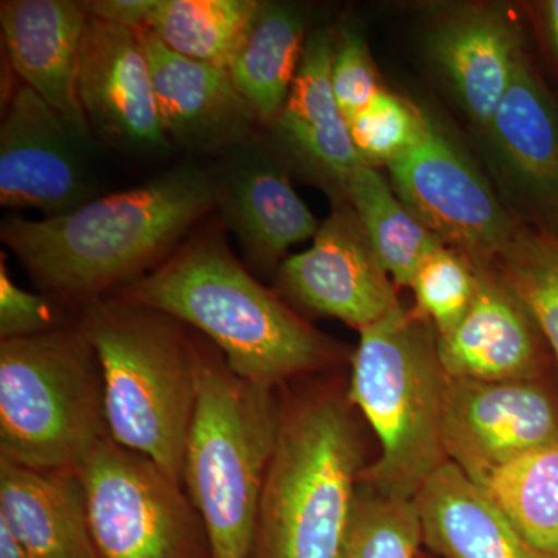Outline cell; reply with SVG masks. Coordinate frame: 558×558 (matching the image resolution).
<instances>
[{"mask_svg":"<svg viewBox=\"0 0 558 558\" xmlns=\"http://www.w3.org/2000/svg\"><path fill=\"white\" fill-rule=\"evenodd\" d=\"M414 501L424 543L440 558H550L453 462H444Z\"/></svg>","mask_w":558,"mask_h":558,"instance_id":"44dd1931","label":"cell"},{"mask_svg":"<svg viewBox=\"0 0 558 558\" xmlns=\"http://www.w3.org/2000/svg\"><path fill=\"white\" fill-rule=\"evenodd\" d=\"M344 201L351 205L371 248L395 284L410 288L418 266L442 242L407 208L379 171L368 165L349 175Z\"/></svg>","mask_w":558,"mask_h":558,"instance_id":"d4e9b609","label":"cell"},{"mask_svg":"<svg viewBox=\"0 0 558 558\" xmlns=\"http://www.w3.org/2000/svg\"><path fill=\"white\" fill-rule=\"evenodd\" d=\"M333 50L332 33H311L288 100L271 130L290 161L344 199L347 180L363 161L330 83Z\"/></svg>","mask_w":558,"mask_h":558,"instance_id":"e0dca14e","label":"cell"},{"mask_svg":"<svg viewBox=\"0 0 558 558\" xmlns=\"http://www.w3.org/2000/svg\"><path fill=\"white\" fill-rule=\"evenodd\" d=\"M492 266L523 304L558 365V236L517 230Z\"/></svg>","mask_w":558,"mask_h":558,"instance_id":"4316f807","label":"cell"},{"mask_svg":"<svg viewBox=\"0 0 558 558\" xmlns=\"http://www.w3.org/2000/svg\"><path fill=\"white\" fill-rule=\"evenodd\" d=\"M49 301L14 284L5 263L0 264V337L28 339L60 328Z\"/></svg>","mask_w":558,"mask_h":558,"instance_id":"1f68e13d","label":"cell"},{"mask_svg":"<svg viewBox=\"0 0 558 558\" xmlns=\"http://www.w3.org/2000/svg\"><path fill=\"white\" fill-rule=\"evenodd\" d=\"M554 442H558V396L545 379L446 377L444 451L447 461L469 478L478 483L513 459Z\"/></svg>","mask_w":558,"mask_h":558,"instance_id":"30bf717a","label":"cell"},{"mask_svg":"<svg viewBox=\"0 0 558 558\" xmlns=\"http://www.w3.org/2000/svg\"><path fill=\"white\" fill-rule=\"evenodd\" d=\"M0 558H35L3 523H0Z\"/></svg>","mask_w":558,"mask_h":558,"instance_id":"d6a6232c","label":"cell"},{"mask_svg":"<svg viewBox=\"0 0 558 558\" xmlns=\"http://www.w3.org/2000/svg\"><path fill=\"white\" fill-rule=\"evenodd\" d=\"M392 190L444 245L490 266L515 234L469 157L428 119L416 146L388 165Z\"/></svg>","mask_w":558,"mask_h":558,"instance_id":"9c48e42d","label":"cell"},{"mask_svg":"<svg viewBox=\"0 0 558 558\" xmlns=\"http://www.w3.org/2000/svg\"><path fill=\"white\" fill-rule=\"evenodd\" d=\"M480 264L457 250L439 245L418 266L410 288L416 296L417 314L438 336L457 328L475 299Z\"/></svg>","mask_w":558,"mask_h":558,"instance_id":"f1b7e54d","label":"cell"},{"mask_svg":"<svg viewBox=\"0 0 558 558\" xmlns=\"http://www.w3.org/2000/svg\"><path fill=\"white\" fill-rule=\"evenodd\" d=\"M537 326L523 304L488 266L468 314L450 332L438 336L444 373L454 379H543Z\"/></svg>","mask_w":558,"mask_h":558,"instance_id":"ac0fdd59","label":"cell"},{"mask_svg":"<svg viewBox=\"0 0 558 558\" xmlns=\"http://www.w3.org/2000/svg\"><path fill=\"white\" fill-rule=\"evenodd\" d=\"M428 119L405 98L381 89L365 109L348 120V126L363 165L388 167L417 145Z\"/></svg>","mask_w":558,"mask_h":558,"instance_id":"f546056e","label":"cell"},{"mask_svg":"<svg viewBox=\"0 0 558 558\" xmlns=\"http://www.w3.org/2000/svg\"><path fill=\"white\" fill-rule=\"evenodd\" d=\"M330 83L347 120L365 109L384 89L368 44L359 32L344 31L336 38Z\"/></svg>","mask_w":558,"mask_h":558,"instance_id":"4dcf8cb0","label":"cell"},{"mask_svg":"<svg viewBox=\"0 0 558 558\" xmlns=\"http://www.w3.org/2000/svg\"><path fill=\"white\" fill-rule=\"evenodd\" d=\"M213 208V170L183 163L68 215L3 219L0 238L40 288L83 307L160 266Z\"/></svg>","mask_w":558,"mask_h":558,"instance_id":"6da1fadb","label":"cell"},{"mask_svg":"<svg viewBox=\"0 0 558 558\" xmlns=\"http://www.w3.org/2000/svg\"><path fill=\"white\" fill-rule=\"evenodd\" d=\"M138 33L171 145L190 153L226 154L252 138L256 120L229 69L180 57L149 33Z\"/></svg>","mask_w":558,"mask_h":558,"instance_id":"9a60e30c","label":"cell"},{"mask_svg":"<svg viewBox=\"0 0 558 558\" xmlns=\"http://www.w3.org/2000/svg\"><path fill=\"white\" fill-rule=\"evenodd\" d=\"M422 537L414 499L381 495L359 483L337 558H416Z\"/></svg>","mask_w":558,"mask_h":558,"instance_id":"83f0119b","label":"cell"},{"mask_svg":"<svg viewBox=\"0 0 558 558\" xmlns=\"http://www.w3.org/2000/svg\"><path fill=\"white\" fill-rule=\"evenodd\" d=\"M486 131L512 178L539 199L558 204V110L526 57Z\"/></svg>","mask_w":558,"mask_h":558,"instance_id":"cb8c5ba5","label":"cell"},{"mask_svg":"<svg viewBox=\"0 0 558 558\" xmlns=\"http://www.w3.org/2000/svg\"><path fill=\"white\" fill-rule=\"evenodd\" d=\"M78 473L98 558H213L185 487L150 459L108 438Z\"/></svg>","mask_w":558,"mask_h":558,"instance_id":"ba28073f","label":"cell"},{"mask_svg":"<svg viewBox=\"0 0 558 558\" xmlns=\"http://www.w3.org/2000/svg\"><path fill=\"white\" fill-rule=\"evenodd\" d=\"M80 100L92 131L116 148H171L140 33L90 14L81 54Z\"/></svg>","mask_w":558,"mask_h":558,"instance_id":"4fadbf2b","label":"cell"},{"mask_svg":"<svg viewBox=\"0 0 558 558\" xmlns=\"http://www.w3.org/2000/svg\"><path fill=\"white\" fill-rule=\"evenodd\" d=\"M351 411L330 392L281 403L253 558H337L362 476Z\"/></svg>","mask_w":558,"mask_h":558,"instance_id":"5b68a950","label":"cell"},{"mask_svg":"<svg viewBox=\"0 0 558 558\" xmlns=\"http://www.w3.org/2000/svg\"><path fill=\"white\" fill-rule=\"evenodd\" d=\"M253 138L222 154L215 175V208L245 258L260 271L279 269L286 253L314 240L322 222L301 199L288 172L255 148Z\"/></svg>","mask_w":558,"mask_h":558,"instance_id":"5bb4252c","label":"cell"},{"mask_svg":"<svg viewBox=\"0 0 558 558\" xmlns=\"http://www.w3.org/2000/svg\"><path fill=\"white\" fill-rule=\"evenodd\" d=\"M546 11H548L550 35H553L554 46L558 53V0H550L546 5Z\"/></svg>","mask_w":558,"mask_h":558,"instance_id":"836d02e7","label":"cell"},{"mask_svg":"<svg viewBox=\"0 0 558 558\" xmlns=\"http://www.w3.org/2000/svg\"><path fill=\"white\" fill-rule=\"evenodd\" d=\"M429 53L462 109L487 130L524 58L513 21L498 10L462 11L435 28Z\"/></svg>","mask_w":558,"mask_h":558,"instance_id":"d6986e66","label":"cell"},{"mask_svg":"<svg viewBox=\"0 0 558 558\" xmlns=\"http://www.w3.org/2000/svg\"><path fill=\"white\" fill-rule=\"evenodd\" d=\"M284 299L363 330L400 306L391 277L371 248L354 211L339 204L310 248L279 266Z\"/></svg>","mask_w":558,"mask_h":558,"instance_id":"7c38bea8","label":"cell"},{"mask_svg":"<svg viewBox=\"0 0 558 558\" xmlns=\"http://www.w3.org/2000/svg\"><path fill=\"white\" fill-rule=\"evenodd\" d=\"M87 140L32 87L17 84L0 124V204L68 215L95 199Z\"/></svg>","mask_w":558,"mask_h":558,"instance_id":"8fae6325","label":"cell"},{"mask_svg":"<svg viewBox=\"0 0 558 558\" xmlns=\"http://www.w3.org/2000/svg\"><path fill=\"white\" fill-rule=\"evenodd\" d=\"M78 328L100 362L110 438L183 486L197 396L193 332L116 295L83 306Z\"/></svg>","mask_w":558,"mask_h":558,"instance_id":"3957f363","label":"cell"},{"mask_svg":"<svg viewBox=\"0 0 558 558\" xmlns=\"http://www.w3.org/2000/svg\"><path fill=\"white\" fill-rule=\"evenodd\" d=\"M102 20L149 33L168 50L190 60L229 68L258 0H92Z\"/></svg>","mask_w":558,"mask_h":558,"instance_id":"7402d4cb","label":"cell"},{"mask_svg":"<svg viewBox=\"0 0 558 558\" xmlns=\"http://www.w3.org/2000/svg\"><path fill=\"white\" fill-rule=\"evenodd\" d=\"M116 296L199 330L234 374L260 387L277 389L333 359L328 337L250 274L220 227H201Z\"/></svg>","mask_w":558,"mask_h":558,"instance_id":"7a4b0ae2","label":"cell"},{"mask_svg":"<svg viewBox=\"0 0 558 558\" xmlns=\"http://www.w3.org/2000/svg\"><path fill=\"white\" fill-rule=\"evenodd\" d=\"M108 438L100 362L78 326L2 340L0 459L78 470Z\"/></svg>","mask_w":558,"mask_h":558,"instance_id":"52a82bcc","label":"cell"},{"mask_svg":"<svg viewBox=\"0 0 558 558\" xmlns=\"http://www.w3.org/2000/svg\"><path fill=\"white\" fill-rule=\"evenodd\" d=\"M446 373L438 332L417 312L396 307L360 330L348 399L380 444L379 459L360 483L381 495L414 499L447 462L442 446Z\"/></svg>","mask_w":558,"mask_h":558,"instance_id":"8992f818","label":"cell"},{"mask_svg":"<svg viewBox=\"0 0 558 558\" xmlns=\"http://www.w3.org/2000/svg\"><path fill=\"white\" fill-rule=\"evenodd\" d=\"M299 7L259 2L231 54L229 72L256 123L271 126L284 108L306 47Z\"/></svg>","mask_w":558,"mask_h":558,"instance_id":"603a6c76","label":"cell"},{"mask_svg":"<svg viewBox=\"0 0 558 558\" xmlns=\"http://www.w3.org/2000/svg\"><path fill=\"white\" fill-rule=\"evenodd\" d=\"M0 523L35 558H98L78 470L0 459Z\"/></svg>","mask_w":558,"mask_h":558,"instance_id":"ffe728a7","label":"cell"},{"mask_svg":"<svg viewBox=\"0 0 558 558\" xmlns=\"http://www.w3.org/2000/svg\"><path fill=\"white\" fill-rule=\"evenodd\" d=\"M89 17L86 3L73 0L0 3L3 43L14 73L86 140L92 130L78 81Z\"/></svg>","mask_w":558,"mask_h":558,"instance_id":"2e32d148","label":"cell"},{"mask_svg":"<svg viewBox=\"0 0 558 558\" xmlns=\"http://www.w3.org/2000/svg\"><path fill=\"white\" fill-rule=\"evenodd\" d=\"M197 396L183 487L213 558H253L260 497L281 416L275 389L242 379L211 341L194 336Z\"/></svg>","mask_w":558,"mask_h":558,"instance_id":"277c9868","label":"cell"},{"mask_svg":"<svg viewBox=\"0 0 558 558\" xmlns=\"http://www.w3.org/2000/svg\"><path fill=\"white\" fill-rule=\"evenodd\" d=\"M478 484L535 549L558 558V442L513 459Z\"/></svg>","mask_w":558,"mask_h":558,"instance_id":"484cf974","label":"cell"}]
</instances>
